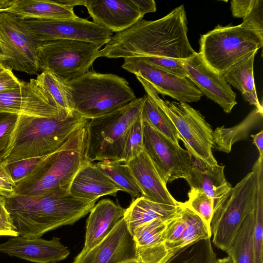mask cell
Listing matches in <instances>:
<instances>
[{"label": "cell", "mask_w": 263, "mask_h": 263, "mask_svg": "<svg viewBox=\"0 0 263 263\" xmlns=\"http://www.w3.org/2000/svg\"><path fill=\"white\" fill-rule=\"evenodd\" d=\"M215 263H233L231 258L228 256L222 258L217 259Z\"/></svg>", "instance_id": "cell-49"}, {"label": "cell", "mask_w": 263, "mask_h": 263, "mask_svg": "<svg viewBox=\"0 0 263 263\" xmlns=\"http://www.w3.org/2000/svg\"><path fill=\"white\" fill-rule=\"evenodd\" d=\"M143 131L144 151L164 182L166 184L179 178L185 179L194 163L188 151L144 121Z\"/></svg>", "instance_id": "cell-13"}, {"label": "cell", "mask_w": 263, "mask_h": 263, "mask_svg": "<svg viewBox=\"0 0 263 263\" xmlns=\"http://www.w3.org/2000/svg\"><path fill=\"white\" fill-rule=\"evenodd\" d=\"M6 206L19 236L41 237L47 232L72 225L85 216L96 201L78 198L69 192L5 198Z\"/></svg>", "instance_id": "cell-2"}, {"label": "cell", "mask_w": 263, "mask_h": 263, "mask_svg": "<svg viewBox=\"0 0 263 263\" xmlns=\"http://www.w3.org/2000/svg\"><path fill=\"white\" fill-rule=\"evenodd\" d=\"M252 169L257 177L253 246L256 263H263V162L256 161Z\"/></svg>", "instance_id": "cell-35"}, {"label": "cell", "mask_w": 263, "mask_h": 263, "mask_svg": "<svg viewBox=\"0 0 263 263\" xmlns=\"http://www.w3.org/2000/svg\"><path fill=\"white\" fill-rule=\"evenodd\" d=\"M256 196L257 177L252 169L214 209L210 230L217 248L225 252L229 249L243 221L254 211Z\"/></svg>", "instance_id": "cell-9"}, {"label": "cell", "mask_w": 263, "mask_h": 263, "mask_svg": "<svg viewBox=\"0 0 263 263\" xmlns=\"http://www.w3.org/2000/svg\"><path fill=\"white\" fill-rule=\"evenodd\" d=\"M66 82L74 110L87 120L114 111L137 99L127 80L112 73L88 71Z\"/></svg>", "instance_id": "cell-5"}, {"label": "cell", "mask_w": 263, "mask_h": 263, "mask_svg": "<svg viewBox=\"0 0 263 263\" xmlns=\"http://www.w3.org/2000/svg\"><path fill=\"white\" fill-rule=\"evenodd\" d=\"M100 48L92 42L73 40L40 42L39 70L50 71L65 82L73 80L89 71L99 58Z\"/></svg>", "instance_id": "cell-10"}, {"label": "cell", "mask_w": 263, "mask_h": 263, "mask_svg": "<svg viewBox=\"0 0 263 263\" xmlns=\"http://www.w3.org/2000/svg\"><path fill=\"white\" fill-rule=\"evenodd\" d=\"M8 60V57L5 53L4 49L0 42V62L6 63Z\"/></svg>", "instance_id": "cell-48"}, {"label": "cell", "mask_w": 263, "mask_h": 263, "mask_svg": "<svg viewBox=\"0 0 263 263\" xmlns=\"http://www.w3.org/2000/svg\"><path fill=\"white\" fill-rule=\"evenodd\" d=\"M21 83V81L14 76L11 69L7 68L0 72V92L15 89Z\"/></svg>", "instance_id": "cell-44"}, {"label": "cell", "mask_w": 263, "mask_h": 263, "mask_svg": "<svg viewBox=\"0 0 263 263\" xmlns=\"http://www.w3.org/2000/svg\"><path fill=\"white\" fill-rule=\"evenodd\" d=\"M18 115L0 112V156L6 148L15 127Z\"/></svg>", "instance_id": "cell-41"}, {"label": "cell", "mask_w": 263, "mask_h": 263, "mask_svg": "<svg viewBox=\"0 0 263 263\" xmlns=\"http://www.w3.org/2000/svg\"><path fill=\"white\" fill-rule=\"evenodd\" d=\"M262 118V109L255 108L238 124L230 128H226L224 125L217 127L213 134L214 148L229 153L232 146L246 139Z\"/></svg>", "instance_id": "cell-29"}, {"label": "cell", "mask_w": 263, "mask_h": 263, "mask_svg": "<svg viewBox=\"0 0 263 263\" xmlns=\"http://www.w3.org/2000/svg\"><path fill=\"white\" fill-rule=\"evenodd\" d=\"M126 163L140 189L142 196L158 203L178 205L177 201L168 192L152 161L143 151Z\"/></svg>", "instance_id": "cell-21"}, {"label": "cell", "mask_w": 263, "mask_h": 263, "mask_svg": "<svg viewBox=\"0 0 263 263\" xmlns=\"http://www.w3.org/2000/svg\"><path fill=\"white\" fill-rule=\"evenodd\" d=\"M43 158H28L8 163H0L4 165L11 179L16 184L26 177Z\"/></svg>", "instance_id": "cell-39"}, {"label": "cell", "mask_w": 263, "mask_h": 263, "mask_svg": "<svg viewBox=\"0 0 263 263\" xmlns=\"http://www.w3.org/2000/svg\"><path fill=\"white\" fill-rule=\"evenodd\" d=\"M15 195V184L4 165L0 163V196L9 198Z\"/></svg>", "instance_id": "cell-43"}, {"label": "cell", "mask_w": 263, "mask_h": 263, "mask_svg": "<svg viewBox=\"0 0 263 263\" xmlns=\"http://www.w3.org/2000/svg\"><path fill=\"white\" fill-rule=\"evenodd\" d=\"M129 263H138V262L137 261H133V262H129Z\"/></svg>", "instance_id": "cell-51"}, {"label": "cell", "mask_w": 263, "mask_h": 263, "mask_svg": "<svg viewBox=\"0 0 263 263\" xmlns=\"http://www.w3.org/2000/svg\"><path fill=\"white\" fill-rule=\"evenodd\" d=\"M224 165L202 166L194 161L185 179L191 188L204 192L213 200L214 209L226 197L232 185L224 173Z\"/></svg>", "instance_id": "cell-25"}, {"label": "cell", "mask_w": 263, "mask_h": 263, "mask_svg": "<svg viewBox=\"0 0 263 263\" xmlns=\"http://www.w3.org/2000/svg\"><path fill=\"white\" fill-rule=\"evenodd\" d=\"M187 196L188 200L184 204L198 215L210 228L214 211L212 199L203 191L194 188L190 189Z\"/></svg>", "instance_id": "cell-38"}, {"label": "cell", "mask_w": 263, "mask_h": 263, "mask_svg": "<svg viewBox=\"0 0 263 263\" xmlns=\"http://www.w3.org/2000/svg\"><path fill=\"white\" fill-rule=\"evenodd\" d=\"M253 142L257 147L259 152V157L263 158V130L255 135H251Z\"/></svg>", "instance_id": "cell-46"}, {"label": "cell", "mask_w": 263, "mask_h": 263, "mask_svg": "<svg viewBox=\"0 0 263 263\" xmlns=\"http://www.w3.org/2000/svg\"><path fill=\"white\" fill-rule=\"evenodd\" d=\"M136 77L146 95L172 121L194 161L204 166L218 164L212 152L214 131L202 115L186 103L162 99L148 82Z\"/></svg>", "instance_id": "cell-6"}, {"label": "cell", "mask_w": 263, "mask_h": 263, "mask_svg": "<svg viewBox=\"0 0 263 263\" xmlns=\"http://www.w3.org/2000/svg\"><path fill=\"white\" fill-rule=\"evenodd\" d=\"M73 8L59 0H11L5 12L12 13L22 20L72 19L78 17Z\"/></svg>", "instance_id": "cell-26"}, {"label": "cell", "mask_w": 263, "mask_h": 263, "mask_svg": "<svg viewBox=\"0 0 263 263\" xmlns=\"http://www.w3.org/2000/svg\"><path fill=\"white\" fill-rule=\"evenodd\" d=\"M211 236L210 228L202 219L182 202L180 211L170 220L164 233L166 263L185 248Z\"/></svg>", "instance_id": "cell-18"}, {"label": "cell", "mask_w": 263, "mask_h": 263, "mask_svg": "<svg viewBox=\"0 0 263 263\" xmlns=\"http://www.w3.org/2000/svg\"><path fill=\"white\" fill-rule=\"evenodd\" d=\"M0 253L36 263H57L67 258L70 251L57 237L46 240L18 235L1 243Z\"/></svg>", "instance_id": "cell-19"}, {"label": "cell", "mask_w": 263, "mask_h": 263, "mask_svg": "<svg viewBox=\"0 0 263 263\" xmlns=\"http://www.w3.org/2000/svg\"><path fill=\"white\" fill-rule=\"evenodd\" d=\"M187 32L186 12L182 5L160 19L141 18L129 28L116 33L100 50L98 57H154L185 60L195 52Z\"/></svg>", "instance_id": "cell-1"}, {"label": "cell", "mask_w": 263, "mask_h": 263, "mask_svg": "<svg viewBox=\"0 0 263 263\" xmlns=\"http://www.w3.org/2000/svg\"><path fill=\"white\" fill-rule=\"evenodd\" d=\"M181 62L186 78L202 95L218 104L225 112L230 113L237 104L236 96L222 75L208 66L198 52Z\"/></svg>", "instance_id": "cell-17"}, {"label": "cell", "mask_w": 263, "mask_h": 263, "mask_svg": "<svg viewBox=\"0 0 263 263\" xmlns=\"http://www.w3.org/2000/svg\"><path fill=\"white\" fill-rule=\"evenodd\" d=\"M256 54L245 59L221 74L230 85L241 93L244 99L250 105L262 109L257 98L254 79L253 67Z\"/></svg>", "instance_id": "cell-28"}, {"label": "cell", "mask_w": 263, "mask_h": 263, "mask_svg": "<svg viewBox=\"0 0 263 263\" xmlns=\"http://www.w3.org/2000/svg\"><path fill=\"white\" fill-rule=\"evenodd\" d=\"M11 0H0V13L5 12L10 4Z\"/></svg>", "instance_id": "cell-47"}, {"label": "cell", "mask_w": 263, "mask_h": 263, "mask_svg": "<svg viewBox=\"0 0 263 263\" xmlns=\"http://www.w3.org/2000/svg\"><path fill=\"white\" fill-rule=\"evenodd\" d=\"M2 161V158H1V157L0 156V162Z\"/></svg>", "instance_id": "cell-52"}, {"label": "cell", "mask_w": 263, "mask_h": 263, "mask_svg": "<svg viewBox=\"0 0 263 263\" xmlns=\"http://www.w3.org/2000/svg\"><path fill=\"white\" fill-rule=\"evenodd\" d=\"M119 191L111 180L92 162L85 164L79 170L69 190L76 197L96 201L103 196H115Z\"/></svg>", "instance_id": "cell-23"}, {"label": "cell", "mask_w": 263, "mask_h": 263, "mask_svg": "<svg viewBox=\"0 0 263 263\" xmlns=\"http://www.w3.org/2000/svg\"><path fill=\"white\" fill-rule=\"evenodd\" d=\"M122 67L146 81L158 93L170 96L179 102H197L202 96L187 78L166 72L141 57L124 58Z\"/></svg>", "instance_id": "cell-14"}, {"label": "cell", "mask_w": 263, "mask_h": 263, "mask_svg": "<svg viewBox=\"0 0 263 263\" xmlns=\"http://www.w3.org/2000/svg\"><path fill=\"white\" fill-rule=\"evenodd\" d=\"M125 209L110 199H103L95 205L86 220L84 249L99 243L124 216Z\"/></svg>", "instance_id": "cell-24"}, {"label": "cell", "mask_w": 263, "mask_h": 263, "mask_svg": "<svg viewBox=\"0 0 263 263\" xmlns=\"http://www.w3.org/2000/svg\"><path fill=\"white\" fill-rule=\"evenodd\" d=\"M199 54L211 69L222 74L234 65L256 53L262 47L263 37L243 26H221L203 34Z\"/></svg>", "instance_id": "cell-7"}, {"label": "cell", "mask_w": 263, "mask_h": 263, "mask_svg": "<svg viewBox=\"0 0 263 263\" xmlns=\"http://www.w3.org/2000/svg\"><path fill=\"white\" fill-rule=\"evenodd\" d=\"M8 68L5 63L2 62H0V72H2L7 69Z\"/></svg>", "instance_id": "cell-50"}, {"label": "cell", "mask_w": 263, "mask_h": 263, "mask_svg": "<svg viewBox=\"0 0 263 263\" xmlns=\"http://www.w3.org/2000/svg\"><path fill=\"white\" fill-rule=\"evenodd\" d=\"M178 205L158 203L143 196L133 200L125 209L123 218L131 234L138 227L157 219H166L177 215L181 209Z\"/></svg>", "instance_id": "cell-27"}, {"label": "cell", "mask_w": 263, "mask_h": 263, "mask_svg": "<svg viewBox=\"0 0 263 263\" xmlns=\"http://www.w3.org/2000/svg\"><path fill=\"white\" fill-rule=\"evenodd\" d=\"M143 128V121L140 115L127 133L122 155V162H127L144 151Z\"/></svg>", "instance_id": "cell-37"}, {"label": "cell", "mask_w": 263, "mask_h": 263, "mask_svg": "<svg viewBox=\"0 0 263 263\" xmlns=\"http://www.w3.org/2000/svg\"><path fill=\"white\" fill-rule=\"evenodd\" d=\"M175 216L155 219L134 230L132 235L138 263H166L163 247L164 233L168 222Z\"/></svg>", "instance_id": "cell-22"}, {"label": "cell", "mask_w": 263, "mask_h": 263, "mask_svg": "<svg viewBox=\"0 0 263 263\" xmlns=\"http://www.w3.org/2000/svg\"><path fill=\"white\" fill-rule=\"evenodd\" d=\"M216 260L211 238H208L187 247L166 263H215Z\"/></svg>", "instance_id": "cell-36"}, {"label": "cell", "mask_w": 263, "mask_h": 263, "mask_svg": "<svg viewBox=\"0 0 263 263\" xmlns=\"http://www.w3.org/2000/svg\"><path fill=\"white\" fill-rule=\"evenodd\" d=\"M88 120L76 111L66 117L18 115L9 143L1 155L3 163L42 157L60 148Z\"/></svg>", "instance_id": "cell-3"}, {"label": "cell", "mask_w": 263, "mask_h": 263, "mask_svg": "<svg viewBox=\"0 0 263 263\" xmlns=\"http://www.w3.org/2000/svg\"><path fill=\"white\" fill-rule=\"evenodd\" d=\"M86 124L74 132L57 151L44 157L26 177L17 182L16 195L35 196L69 192L79 170L91 162L87 153Z\"/></svg>", "instance_id": "cell-4"}, {"label": "cell", "mask_w": 263, "mask_h": 263, "mask_svg": "<svg viewBox=\"0 0 263 263\" xmlns=\"http://www.w3.org/2000/svg\"><path fill=\"white\" fill-rule=\"evenodd\" d=\"M31 34L39 42L73 40L92 42L101 47L111 39L113 32L106 28L78 17L72 19L22 20Z\"/></svg>", "instance_id": "cell-11"}, {"label": "cell", "mask_w": 263, "mask_h": 263, "mask_svg": "<svg viewBox=\"0 0 263 263\" xmlns=\"http://www.w3.org/2000/svg\"><path fill=\"white\" fill-rule=\"evenodd\" d=\"M143 97L141 111L142 120L174 143L179 145L181 136L168 117L147 95Z\"/></svg>", "instance_id": "cell-32"}, {"label": "cell", "mask_w": 263, "mask_h": 263, "mask_svg": "<svg viewBox=\"0 0 263 263\" xmlns=\"http://www.w3.org/2000/svg\"><path fill=\"white\" fill-rule=\"evenodd\" d=\"M0 42L8 57L6 66L12 69L36 74L39 70V42L24 26L22 20L12 13H0Z\"/></svg>", "instance_id": "cell-12"}, {"label": "cell", "mask_w": 263, "mask_h": 263, "mask_svg": "<svg viewBox=\"0 0 263 263\" xmlns=\"http://www.w3.org/2000/svg\"><path fill=\"white\" fill-rule=\"evenodd\" d=\"M35 80L61 114L67 116L73 112L71 95L66 82L48 71H42Z\"/></svg>", "instance_id": "cell-30"}, {"label": "cell", "mask_w": 263, "mask_h": 263, "mask_svg": "<svg viewBox=\"0 0 263 263\" xmlns=\"http://www.w3.org/2000/svg\"><path fill=\"white\" fill-rule=\"evenodd\" d=\"M254 224V210L243 221L232 244L226 252L233 263H256L253 246Z\"/></svg>", "instance_id": "cell-31"}, {"label": "cell", "mask_w": 263, "mask_h": 263, "mask_svg": "<svg viewBox=\"0 0 263 263\" xmlns=\"http://www.w3.org/2000/svg\"><path fill=\"white\" fill-rule=\"evenodd\" d=\"M95 165L111 180L120 191L129 194L133 200L142 196L126 163L119 161L105 160L99 161Z\"/></svg>", "instance_id": "cell-33"}, {"label": "cell", "mask_w": 263, "mask_h": 263, "mask_svg": "<svg viewBox=\"0 0 263 263\" xmlns=\"http://www.w3.org/2000/svg\"><path fill=\"white\" fill-rule=\"evenodd\" d=\"M93 22L111 32L122 31L143 18L132 0H85Z\"/></svg>", "instance_id": "cell-20"}, {"label": "cell", "mask_w": 263, "mask_h": 263, "mask_svg": "<svg viewBox=\"0 0 263 263\" xmlns=\"http://www.w3.org/2000/svg\"><path fill=\"white\" fill-rule=\"evenodd\" d=\"M0 112L54 118L66 117L60 113L35 79L21 81L17 88L0 92Z\"/></svg>", "instance_id": "cell-16"}, {"label": "cell", "mask_w": 263, "mask_h": 263, "mask_svg": "<svg viewBox=\"0 0 263 263\" xmlns=\"http://www.w3.org/2000/svg\"><path fill=\"white\" fill-rule=\"evenodd\" d=\"M141 58L166 72L181 78H186L185 70L181 60L154 57Z\"/></svg>", "instance_id": "cell-40"}, {"label": "cell", "mask_w": 263, "mask_h": 263, "mask_svg": "<svg viewBox=\"0 0 263 263\" xmlns=\"http://www.w3.org/2000/svg\"><path fill=\"white\" fill-rule=\"evenodd\" d=\"M136 260L133 236L122 217L110 232L90 249H84L72 263H129Z\"/></svg>", "instance_id": "cell-15"}, {"label": "cell", "mask_w": 263, "mask_h": 263, "mask_svg": "<svg viewBox=\"0 0 263 263\" xmlns=\"http://www.w3.org/2000/svg\"><path fill=\"white\" fill-rule=\"evenodd\" d=\"M143 97L87 121V153L91 162L105 160L121 162L128 129L140 116Z\"/></svg>", "instance_id": "cell-8"}, {"label": "cell", "mask_w": 263, "mask_h": 263, "mask_svg": "<svg viewBox=\"0 0 263 263\" xmlns=\"http://www.w3.org/2000/svg\"><path fill=\"white\" fill-rule=\"evenodd\" d=\"M231 9L234 17L243 19L241 25L263 37L262 0H233Z\"/></svg>", "instance_id": "cell-34"}, {"label": "cell", "mask_w": 263, "mask_h": 263, "mask_svg": "<svg viewBox=\"0 0 263 263\" xmlns=\"http://www.w3.org/2000/svg\"><path fill=\"white\" fill-rule=\"evenodd\" d=\"M0 232L6 236H17L18 234L6 206L5 198L0 196Z\"/></svg>", "instance_id": "cell-42"}, {"label": "cell", "mask_w": 263, "mask_h": 263, "mask_svg": "<svg viewBox=\"0 0 263 263\" xmlns=\"http://www.w3.org/2000/svg\"><path fill=\"white\" fill-rule=\"evenodd\" d=\"M132 1L143 16L146 13L155 12L156 11V2L153 0H132Z\"/></svg>", "instance_id": "cell-45"}]
</instances>
